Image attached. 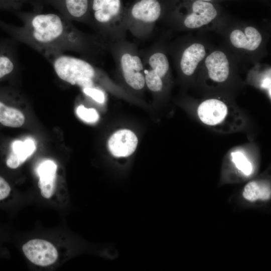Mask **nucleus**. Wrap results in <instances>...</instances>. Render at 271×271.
<instances>
[{
    "label": "nucleus",
    "instance_id": "7ed1b4c3",
    "mask_svg": "<svg viewBox=\"0 0 271 271\" xmlns=\"http://www.w3.org/2000/svg\"><path fill=\"white\" fill-rule=\"evenodd\" d=\"M221 26L227 49L236 59L255 62L265 54L266 37L257 26L242 23L223 24Z\"/></svg>",
    "mask_w": 271,
    "mask_h": 271
},
{
    "label": "nucleus",
    "instance_id": "f257e3e1",
    "mask_svg": "<svg viewBox=\"0 0 271 271\" xmlns=\"http://www.w3.org/2000/svg\"><path fill=\"white\" fill-rule=\"evenodd\" d=\"M22 21L18 27L0 22V28L17 42L33 48L48 61L53 56L72 51L93 63L106 50L107 44L97 35H92L77 29L61 14L42 12H14Z\"/></svg>",
    "mask_w": 271,
    "mask_h": 271
},
{
    "label": "nucleus",
    "instance_id": "9d476101",
    "mask_svg": "<svg viewBox=\"0 0 271 271\" xmlns=\"http://www.w3.org/2000/svg\"><path fill=\"white\" fill-rule=\"evenodd\" d=\"M90 0H38L34 11L42 12L44 5H49L70 21L89 24Z\"/></svg>",
    "mask_w": 271,
    "mask_h": 271
},
{
    "label": "nucleus",
    "instance_id": "5701e85b",
    "mask_svg": "<svg viewBox=\"0 0 271 271\" xmlns=\"http://www.w3.org/2000/svg\"><path fill=\"white\" fill-rule=\"evenodd\" d=\"M83 92L96 102L103 103L105 101V95L101 90L96 87L82 88Z\"/></svg>",
    "mask_w": 271,
    "mask_h": 271
},
{
    "label": "nucleus",
    "instance_id": "20e7f679",
    "mask_svg": "<svg viewBox=\"0 0 271 271\" xmlns=\"http://www.w3.org/2000/svg\"><path fill=\"white\" fill-rule=\"evenodd\" d=\"M123 81L132 89L142 90L146 85L143 62L137 46L126 40L107 44Z\"/></svg>",
    "mask_w": 271,
    "mask_h": 271
},
{
    "label": "nucleus",
    "instance_id": "412c9836",
    "mask_svg": "<svg viewBox=\"0 0 271 271\" xmlns=\"http://www.w3.org/2000/svg\"><path fill=\"white\" fill-rule=\"evenodd\" d=\"M38 0H0V10H7L13 13L20 11L22 7L27 3H31L35 9Z\"/></svg>",
    "mask_w": 271,
    "mask_h": 271
},
{
    "label": "nucleus",
    "instance_id": "f03ea898",
    "mask_svg": "<svg viewBox=\"0 0 271 271\" xmlns=\"http://www.w3.org/2000/svg\"><path fill=\"white\" fill-rule=\"evenodd\" d=\"M89 25L107 45L125 39V11L121 0H90Z\"/></svg>",
    "mask_w": 271,
    "mask_h": 271
},
{
    "label": "nucleus",
    "instance_id": "a211bd4d",
    "mask_svg": "<svg viewBox=\"0 0 271 271\" xmlns=\"http://www.w3.org/2000/svg\"><path fill=\"white\" fill-rule=\"evenodd\" d=\"M270 188L269 186L256 181H251L247 184L242 192L243 198L250 202L258 199L268 200L270 198Z\"/></svg>",
    "mask_w": 271,
    "mask_h": 271
},
{
    "label": "nucleus",
    "instance_id": "39448f33",
    "mask_svg": "<svg viewBox=\"0 0 271 271\" xmlns=\"http://www.w3.org/2000/svg\"><path fill=\"white\" fill-rule=\"evenodd\" d=\"M48 61L61 80L73 85L84 88L95 87L99 71L92 63L83 59L60 54Z\"/></svg>",
    "mask_w": 271,
    "mask_h": 271
},
{
    "label": "nucleus",
    "instance_id": "ddd939ff",
    "mask_svg": "<svg viewBox=\"0 0 271 271\" xmlns=\"http://www.w3.org/2000/svg\"><path fill=\"white\" fill-rule=\"evenodd\" d=\"M138 143L136 135L128 129H120L115 132L109 139L108 148L113 156L127 157L136 150Z\"/></svg>",
    "mask_w": 271,
    "mask_h": 271
},
{
    "label": "nucleus",
    "instance_id": "423d86ee",
    "mask_svg": "<svg viewBox=\"0 0 271 271\" xmlns=\"http://www.w3.org/2000/svg\"><path fill=\"white\" fill-rule=\"evenodd\" d=\"M163 14L158 0H139L125 11L127 31L139 39L148 38Z\"/></svg>",
    "mask_w": 271,
    "mask_h": 271
},
{
    "label": "nucleus",
    "instance_id": "b1692460",
    "mask_svg": "<svg viewBox=\"0 0 271 271\" xmlns=\"http://www.w3.org/2000/svg\"><path fill=\"white\" fill-rule=\"evenodd\" d=\"M197 1H204V2H212L214 3L215 1H217V0H197Z\"/></svg>",
    "mask_w": 271,
    "mask_h": 271
},
{
    "label": "nucleus",
    "instance_id": "f3484780",
    "mask_svg": "<svg viewBox=\"0 0 271 271\" xmlns=\"http://www.w3.org/2000/svg\"><path fill=\"white\" fill-rule=\"evenodd\" d=\"M24 114L7 101L6 88L0 89V125L9 127H19L25 122Z\"/></svg>",
    "mask_w": 271,
    "mask_h": 271
},
{
    "label": "nucleus",
    "instance_id": "4468645a",
    "mask_svg": "<svg viewBox=\"0 0 271 271\" xmlns=\"http://www.w3.org/2000/svg\"><path fill=\"white\" fill-rule=\"evenodd\" d=\"M227 112V107L225 103L216 98L204 100L201 103L197 109L200 119L209 125H215L221 123L225 118Z\"/></svg>",
    "mask_w": 271,
    "mask_h": 271
},
{
    "label": "nucleus",
    "instance_id": "0eeeda50",
    "mask_svg": "<svg viewBox=\"0 0 271 271\" xmlns=\"http://www.w3.org/2000/svg\"><path fill=\"white\" fill-rule=\"evenodd\" d=\"M185 12H178L171 18L172 25L182 30L201 28L217 22L220 11L214 3L187 0Z\"/></svg>",
    "mask_w": 271,
    "mask_h": 271
},
{
    "label": "nucleus",
    "instance_id": "9b49d317",
    "mask_svg": "<svg viewBox=\"0 0 271 271\" xmlns=\"http://www.w3.org/2000/svg\"><path fill=\"white\" fill-rule=\"evenodd\" d=\"M26 257L33 263L46 266L54 263L58 253L56 247L50 242L40 239L29 240L22 247Z\"/></svg>",
    "mask_w": 271,
    "mask_h": 271
},
{
    "label": "nucleus",
    "instance_id": "4be33fe9",
    "mask_svg": "<svg viewBox=\"0 0 271 271\" xmlns=\"http://www.w3.org/2000/svg\"><path fill=\"white\" fill-rule=\"evenodd\" d=\"M78 116L83 121L94 123L99 119V114L94 108H86L83 105H79L76 109Z\"/></svg>",
    "mask_w": 271,
    "mask_h": 271
},
{
    "label": "nucleus",
    "instance_id": "1a4fd4ad",
    "mask_svg": "<svg viewBox=\"0 0 271 271\" xmlns=\"http://www.w3.org/2000/svg\"><path fill=\"white\" fill-rule=\"evenodd\" d=\"M236 59L227 48H216L210 50L200 67L204 69L209 79L221 83L229 78Z\"/></svg>",
    "mask_w": 271,
    "mask_h": 271
},
{
    "label": "nucleus",
    "instance_id": "6ab92c4d",
    "mask_svg": "<svg viewBox=\"0 0 271 271\" xmlns=\"http://www.w3.org/2000/svg\"><path fill=\"white\" fill-rule=\"evenodd\" d=\"M144 69L146 85L152 92L161 91L164 87V79L150 67L144 65Z\"/></svg>",
    "mask_w": 271,
    "mask_h": 271
},
{
    "label": "nucleus",
    "instance_id": "dca6fc26",
    "mask_svg": "<svg viewBox=\"0 0 271 271\" xmlns=\"http://www.w3.org/2000/svg\"><path fill=\"white\" fill-rule=\"evenodd\" d=\"M57 169L56 163L50 160L43 161L37 168L38 186L45 198H50L55 192Z\"/></svg>",
    "mask_w": 271,
    "mask_h": 271
},
{
    "label": "nucleus",
    "instance_id": "f8f14e48",
    "mask_svg": "<svg viewBox=\"0 0 271 271\" xmlns=\"http://www.w3.org/2000/svg\"><path fill=\"white\" fill-rule=\"evenodd\" d=\"M17 42L12 37L0 38V80L10 77L18 68Z\"/></svg>",
    "mask_w": 271,
    "mask_h": 271
},
{
    "label": "nucleus",
    "instance_id": "6e6552de",
    "mask_svg": "<svg viewBox=\"0 0 271 271\" xmlns=\"http://www.w3.org/2000/svg\"><path fill=\"white\" fill-rule=\"evenodd\" d=\"M176 50L175 63L183 75L190 77L200 67L210 50L203 41L193 39L179 44Z\"/></svg>",
    "mask_w": 271,
    "mask_h": 271
},
{
    "label": "nucleus",
    "instance_id": "aec40b11",
    "mask_svg": "<svg viewBox=\"0 0 271 271\" xmlns=\"http://www.w3.org/2000/svg\"><path fill=\"white\" fill-rule=\"evenodd\" d=\"M233 162L236 168L246 176L250 175L252 172V166L244 154L240 152L231 153Z\"/></svg>",
    "mask_w": 271,
    "mask_h": 271
},
{
    "label": "nucleus",
    "instance_id": "2eb2a0df",
    "mask_svg": "<svg viewBox=\"0 0 271 271\" xmlns=\"http://www.w3.org/2000/svg\"><path fill=\"white\" fill-rule=\"evenodd\" d=\"M36 146L33 140L27 139L22 142L14 140L11 142L10 150L5 158V165L10 169L19 167L34 152Z\"/></svg>",
    "mask_w": 271,
    "mask_h": 271
}]
</instances>
